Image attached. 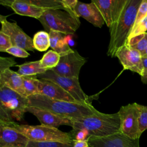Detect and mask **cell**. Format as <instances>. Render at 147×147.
I'll list each match as a JSON object with an SVG mask.
<instances>
[{"label": "cell", "mask_w": 147, "mask_h": 147, "mask_svg": "<svg viewBox=\"0 0 147 147\" xmlns=\"http://www.w3.org/2000/svg\"><path fill=\"white\" fill-rule=\"evenodd\" d=\"M6 52L14 56L22 58L27 57L30 55L27 51L17 46H12L6 51Z\"/></svg>", "instance_id": "obj_32"}, {"label": "cell", "mask_w": 147, "mask_h": 147, "mask_svg": "<svg viewBox=\"0 0 147 147\" xmlns=\"http://www.w3.org/2000/svg\"><path fill=\"white\" fill-rule=\"evenodd\" d=\"M23 81L24 87L27 98L28 96L38 94V79L36 76H23Z\"/></svg>", "instance_id": "obj_25"}, {"label": "cell", "mask_w": 147, "mask_h": 147, "mask_svg": "<svg viewBox=\"0 0 147 147\" xmlns=\"http://www.w3.org/2000/svg\"><path fill=\"white\" fill-rule=\"evenodd\" d=\"M60 59V55L53 50H49L46 52L41 59L40 64L42 68L47 69L54 68L58 64Z\"/></svg>", "instance_id": "obj_23"}, {"label": "cell", "mask_w": 147, "mask_h": 147, "mask_svg": "<svg viewBox=\"0 0 147 147\" xmlns=\"http://www.w3.org/2000/svg\"><path fill=\"white\" fill-rule=\"evenodd\" d=\"M126 44L138 51L142 55L147 48V32L131 38L127 41Z\"/></svg>", "instance_id": "obj_26"}, {"label": "cell", "mask_w": 147, "mask_h": 147, "mask_svg": "<svg viewBox=\"0 0 147 147\" xmlns=\"http://www.w3.org/2000/svg\"><path fill=\"white\" fill-rule=\"evenodd\" d=\"M146 17H147V0H142L138 9L134 26L139 23Z\"/></svg>", "instance_id": "obj_31"}, {"label": "cell", "mask_w": 147, "mask_h": 147, "mask_svg": "<svg viewBox=\"0 0 147 147\" xmlns=\"http://www.w3.org/2000/svg\"><path fill=\"white\" fill-rule=\"evenodd\" d=\"M99 10L106 25L110 28L121 14L127 0H92Z\"/></svg>", "instance_id": "obj_13"}, {"label": "cell", "mask_w": 147, "mask_h": 147, "mask_svg": "<svg viewBox=\"0 0 147 147\" xmlns=\"http://www.w3.org/2000/svg\"><path fill=\"white\" fill-rule=\"evenodd\" d=\"M30 3L45 10L51 9L65 10L61 0H27Z\"/></svg>", "instance_id": "obj_24"}, {"label": "cell", "mask_w": 147, "mask_h": 147, "mask_svg": "<svg viewBox=\"0 0 147 147\" xmlns=\"http://www.w3.org/2000/svg\"><path fill=\"white\" fill-rule=\"evenodd\" d=\"M71 120L72 130H85L89 137H104L120 131L121 123L118 113L105 114L99 112Z\"/></svg>", "instance_id": "obj_3"}, {"label": "cell", "mask_w": 147, "mask_h": 147, "mask_svg": "<svg viewBox=\"0 0 147 147\" xmlns=\"http://www.w3.org/2000/svg\"><path fill=\"white\" fill-rule=\"evenodd\" d=\"M139 128L141 133L147 129V106L140 105Z\"/></svg>", "instance_id": "obj_29"}, {"label": "cell", "mask_w": 147, "mask_h": 147, "mask_svg": "<svg viewBox=\"0 0 147 147\" xmlns=\"http://www.w3.org/2000/svg\"><path fill=\"white\" fill-rule=\"evenodd\" d=\"M0 3L2 5L10 7L18 15L28 16L37 20L45 11L30 3L27 0H1Z\"/></svg>", "instance_id": "obj_18"}, {"label": "cell", "mask_w": 147, "mask_h": 147, "mask_svg": "<svg viewBox=\"0 0 147 147\" xmlns=\"http://www.w3.org/2000/svg\"><path fill=\"white\" fill-rule=\"evenodd\" d=\"M38 79L51 80L63 88L78 102L90 103L87 96L82 89L79 79L61 76L52 69L47 70L45 73L36 76Z\"/></svg>", "instance_id": "obj_8"}, {"label": "cell", "mask_w": 147, "mask_h": 147, "mask_svg": "<svg viewBox=\"0 0 147 147\" xmlns=\"http://www.w3.org/2000/svg\"><path fill=\"white\" fill-rule=\"evenodd\" d=\"M16 66L18 67V69L17 72L22 76H37L38 75L44 74L48 70L41 67L40 60L26 62L21 65H16Z\"/></svg>", "instance_id": "obj_21"}, {"label": "cell", "mask_w": 147, "mask_h": 147, "mask_svg": "<svg viewBox=\"0 0 147 147\" xmlns=\"http://www.w3.org/2000/svg\"><path fill=\"white\" fill-rule=\"evenodd\" d=\"M38 20L46 32L53 30L64 34H73L80 24L74 12L61 9L45 10Z\"/></svg>", "instance_id": "obj_6"}, {"label": "cell", "mask_w": 147, "mask_h": 147, "mask_svg": "<svg viewBox=\"0 0 147 147\" xmlns=\"http://www.w3.org/2000/svg\"><path fill=\"white\" fill-rule=\"evenodd\" d=\"M142 0H127L117 21L109 28L110 41L107 56L115 57L117 51L125 45L135 24L138 9Z\"/></svg>", "instance_id": "obj_2"}, {"label": "cell", "mask_w": 147, "mask_h": 147, "mask_svg": "<svg viewBox=\"0 0 147 147\" xmlns=\"http://www.w3.org/2000/svg\"><path fill=\"white\" fill-rule=\"evenodd\" d=\"M142 57H147V48L145 51V52L142 55Z\"/></svg>", "instance_id": "obj_37"}, {"label": "cell", "mask_w": 147, "mask_h": 147, "mask_svg": "<svg viewBox=\"0 0 147 147\" xmlns=\"http://www.w3.org/2000/svg\"><path fill=\"white\" fill-rule=\"evenodd\" d=\"M50 47L60 56L67 53L72 49L69 47L65 38V34L60 32L51 30L49 32Z\"/></svg>", "instance_id": "obj_20"}, {"label": "cell", "mask_w": 147, "mask_h": 147, "mask_svg": "<svg viewBox=\"0 0 147 147\" xmlns=\"http://www.w3.org/2000/svg\"><path fill=\"white\" fill-rule=\"evenodd\" d=\"M115 57L118 59L124 69L136 72L140 76L143 75L144 68L142 55L138 51L126 44L117 51Z\"/></svg>", "instance_id": "obj_12"}, {"label": "cell", "mask_w": 147, "mask_h": 147, "mask_svg": "<svg viewBox=\"0 0 147 147\" xmlns=\"http://www.w3.org/2000/svg\"><path fill=\"white\" fill-rule=\"evenodd\" d=\"M120 118V132L134 138H140L141 133L139 128L140 105L137 103L122 106L118 112Z\"/></svg>", "instance_id": "obj_7"}, {"label": "cell", "mask_w": 147, "mask_h": 147, "mask_svg": "<svg viewBox=\"0 0 147 147\" xmlns=\"http://www.w3.org/2000/svg\"><path fill=\"white\" fill-rule=\"evenodd\" d=\"M28 106L27 97L6 87H0V122L21 121Z\"/></svg>", "instance_id": "obj_4"}, {"label": "cell", "mask_w": 147, "mask_h": 147, "mask_svg": "<svg viewBox=\"0 0 147 147\" xmlns=\"http://www.w3.org/2000/svg\"><path fill=\"white\" fill-rule=\"evenodd\" d=\"M147 30V17L142 20L139 23L134 25L129 34V36L127 38V41L131 38L142 35L146 32Z\"/></svg>", "instance_id": "obj_28"}, {"label": "cell", "mask_w": 147, "mask_h": 147, "mask_svg": "<svg viewBox=\"0 0 147 147\" xmlns=\"http://www.w3.org/2000/svg\"><path fill=\"white\" fill-rule=\"evenodd\" d=\"M6 16H0L1 29L0 31L7 34L11 38L13 46H17L26 51H34L33 39L26 34L16 22H10Z\"/></svg>", "instance_id": "obj_10"}, {"label": "cell", "mask_w": 147, "mask_h": 147, "mask_svg": "<svg viewBox=\"0 0 147 147\" xmlns=\"http://www.w3.org/2000/svg\"><path fill=\"white\" fill-rule=\"evenodd\" d=\"M86 61L85 57L82 56L76 50L72 49L67 53L61 55L57 66L51 69L59 75L79 79L80 69Z\"/></svg>", "instance_id": "obj_9"}, {"label": "cell", "mask_w": 147, "mask_h": 147, "mask_svg": "<svg viewBox=\"0 0 147 147\" xmlns=\"http://www.w3.org/2000/svg\"><path fill=\"white\" fill-rule=\"evenodd\" d=\"M89 147H140L139 138H131L118 132L104 137H89Z\"/></svg>", "instance_id": "obj_11"}, {"label": "cell", "mask_w": 147, "mask_h": 147, "mask_svg": "<svg viewBox=\"0 0 147 147\" xmlns=\"http://www.w3.org/2000/svg\"><path fill=\"white\" fill-rule=\"evenodd\" d=\"M38 94L53 99L78 102L60 86L51 80L38 79Z\"/></svg>", "instance_id": "obj_15"}, {"label": "cell", "mask_w": 147, "mask_h": 147, "mask_svg": "<svg viewBox=\"0 0 147 147\" xmlns=\"http://www.w3.org/2000/svg\"><path fill=\"white\" fill-rule=\"evenodd\" d=\"M13 127L25 135L29 140L33 141H57L65 144H73V137L70 133L62 131L57 128L43 125H20L15 121L0 122Z\"/></svg>", "instance_id": "obj_5"}, {"label": "cell", "mask_w": 147, "mask_h": 147, "mask_svg": "<svg viewBox=\"0 0 147 147\" xmlns=\"http://www.w3.org/2000/svg\"><path fill=\"white\" fill-rule=\"evenodd\" d=\"M73 147H89L88 139L81 141L74 140Z\"/></svg>", "instance_id": "obj_34"}, {"label": "cell", "mask_w": 147, "mask_h": 147, "mask_svg": "<svg viewBox=\"0 0 147 147\" xmlns=\"http://www.w3.org/2000/svg\"><path fill=\"white\" fill-rule=\"evenodd\" d=\"M74 13L78 17H83L95 27L101 28L105 24L99 10L92 2L86 3L78 1Z\"/></svg>", "instance_id": "obj_17"}, {"label": "cell", "mask_w": 147, "mask_h": 147, "mask_svg": "<svg viewBox=\"0 0 147 147\" xmlns=\"http://www.w3.org/2000/svg\"><path fill=\"white\" fill-rule=\"evenodd\" d=\"M33 43L34 49L44 52L50 47L49 33L46 31H39L37 32L33 38Z\"/></svg>", "instance_id": "obj_22"}, {"label": "cell", "mask_w": 147, "mask_h": 147, "mask_svg": "<svg viewBox=\"0 0 147 147\" xmlns=\"http://www.w3.org/2000/svg\"><path fill=\"white\" fill-rule=\"evenodd\" d=\"M15 64H16V62L14 59L1 56L0 57V73L9 69L11 67L16 65Z\"/></svg>", "instance_id": "obj_33"}, {"label": "cell", "mask_w": 147, "mask_h": 147, "mask_svg": "<svg viewBox=\"0 0 147 147\" xmlns=\"http://www.w3.org/2000/svg\"><path fill=\"white\" fill-rule=\"evenodd\" d=\"M142 61L144 71H147V57H142Z\"/></svg>", "instance_id": "obj_36"}, {"label": "cell", "mask_w": 147, "mask_h": 147, "mask_svg": "<svg viewBox=\"0 0 147 147\" xmlns=\"http://www.w3.org/2000/svg\"><path fill=\"white\" fill-rule=\"evenodd\" d=\"M26 112H29L37 117L41 125L56 128L61 125H68L71 127L73 126L71 119L62 117L45 109L28 106L26 108Z\"/></svg>", "instance_id": "obj_14"}, {"label": "cell", "mask_w": 147, "mask_h": 147, "mask_svg": "<svg viewBox=\"0 0 147 147\" xmlns=\"http://www.w3.org/2000/svg\"><path fill=\"white\" fill-rule=\"evenodd\" d=\"M28 106L49 111L70 119L91 115L99 111L91 103L72 102L53 99L41 94L28 97Z\"/></svg>", "instance_id": "obj_1"}, {"label": "cell", "mask_w": 147, "mask_h": 147, "mask_svg": "<svg viewBox=\"0 0 147 147\" xmlns=\"http://www.w3.org/2000/svg\"><path fill=\"white\" fill-rule=\"evenodd\" d=\"M13 45L10 37L5 33L0 31V51L6 52Z\"/></svg>", "instance_id": "obj_30"}, {"label": "cell", "mask_w": 147, "mask_h": 147, "mask_svg": "<svg viewBox=\"0 0 147 147\" xmlns=\"http://www.w3.org/2000/svg\"><path fill=\"white\" fill-rule=\"evenodd\" d=\"M26 147H73V144L57 141H33L29 140Z\"/></svg>", "instance_id": "obj_27"}, {"label": "cell", "mask_w": 147, "mask_h": 147, "mask_svg": "<svg viewBox=\"0 0 147 147\" xmlns=\"http://www.w3.org/2000/svg\"><path fill=\"white\" fill-rule=\"evenodd\" d=\"M141 79L142 83L147 84V71H144L143 75L141 76Z\"/></svg>", "instance_id": "obj_35"}, {"label": "cell", "mask_w": 147, "mask_h": 147, "mask_svg": "<svg viewBox=\"0 0 147 147\" xmlns=\"http://www.w3.org/2000/svg\"><path fill=\"white\" fill-rule=\"evenodd\" d=\"M29 140L13 127L0 124L1 147H26Z\"/></svg>", "instance_id": "obj_16"}, {"label": "cell", "mask_w": 147, "mask_h": 147, "mask_svg": "<svg viewBox=\"0 0 147 147\" xmlns=\"http://www.w3.org/2000/svg\"><path fill=\"white\" fill-rule=\"evenodd\" d=\"M6 87L20 94L27 97L24 87L23 76L17 72L7 69L0 73V87Z\"/></svg>", "instance_id": "obj_19"}]
</instances>
